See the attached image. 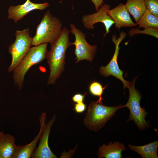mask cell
I'll return each instance as SVG.
<instances>
[{"label": "cell", "instance_id": "6da1fadb", "mask_svg": "<svg viewBox=\"0 0 158 158\" xmlns=\"http://www.w3.org/2000/svg\"><path fill=\"white\" fill-rule=\"evenodd\" d=\"M70 31L66 27L63 28L58 39L51 45L46 59L50 70L47 85H53L61 75L64 69L66 52L68 47L72 44L70 42Z\"/></svg>", "mask_w": 158, "mask_h": 158}, {"label": "cell", "instance_id": "7a4b0ae2", "mask_svg": "<svg viewBox=\"0 0 158 158\" xmlns=\"http://www.w3.org/2000/svg\"><path fill=\"white\" fill-rule=\"evenodd\" d=\"M62 26L61 20L47 11L37 27L35 34L32 37V46L48 43L51 45L61 35Z\"/></svg>", "mask_w": 158, "mask_h": 158}, {"label": "cell", "instance_id": "3957f363", "mask_svg": "<svg viewBox=\"0 0 158 158\" xmlns=\"http://www.w3.org/2000/svg\"><path fill=\"white\" fill-rule=\"evenodd\" d=\"M125 107L120 105L115 107L105 106L102 102H91L88 107L84 123L89 130L97 131L103 127L107 121L119 109Z\"/></svg>", "mask_w": 158, "mask_h": 158}, {"label": "cell", "instance_id": "277c9868", "mask_svg": "<svg viewBox=\"0 0 158 158\" xmlns=\"http://www.w3.org/2000/svg\"><path fill=\"white\" fill-rule=\"evenodd\" d=\"M47 43L35 46L30 49L18 66L13 71L14 85L18 90L23 87L26 73L32 66L46 58L48 51Z\"/></svg>", "mask_w": 158, "mask_h": 158}, {"label": "cell", "instance_id": "5b68a950", "mask_svg": "<svg viewBox=\"0 0 158 158\" xmlns=\"http://www.w3.org/2000/svg\"><path fill=\"white\" fill-rule=\"evenodd\" d=\"M137 78L135 77L131 82H130L128 88L129 91V99L124 106L125 107L128 108L130 112L129 118L126 122L133 121L139 129L140 130H143L150 125L145 119L148 113L144 108H141L140 105L142 95L140 92L136 89L135 86Z\"/></svg>", "mask_w": 158, "mask_h": 158}, {"label": "cell", "instance_id": "8992f818", "mask_svg": "<svg viewBox=\"0 0 158 158\" xmlns=\"http://www.w3.org/2000/svg\"><path fill=\"white\" fill-rule=\"evenodd\" d=\"M15 35V42L8 48L12 56L11 62L8 69L9 72H13L18 66L32 46V38L30 35L28 28L16 30Z\"/></svg>", "mask_w": 158, "mask_h": 158}, {"label": "cell", "instance_id": "52a82bcc", "mask_svg": "<svg viewBox=\"0 0 158 158\" xmlns=\"http://www.w3.org/2000/svg\"><path fill=\"white\" fill-rule=\"evenodd\" d=\"M127 34L124 31H122L119 34L117 38L116 34L112 37V40L115 45V50L113 56L109 63L105 66H101L99 69L100 74L104 76L108 77L112 75L120 80L123 83L124 88H128L130 82L126 81L123 77V71L119 68L117 62V58L120 49L119 44L125 38Z\"/></svg>", "mask_w": 158, "mask_h": 158}, {"label": "cell", "instance_id": "ba28073f", "mask_svg": "<svg viewBox=\"0 0 158 158\" xmlns=\"http://www.w3.org/2000/svg\"><path fill=\"white\" fill-rule=\"evenodd\" d=\"M71 32L74 35L75 40L72 44L75 46L74 54L77 58L76 63L86 60L91 62L94 59L97 51V46L91 45L86 39L85 34L77 28L72 24L70 25Z\"/></svg>", "mask_w": 158, "mask_h": 158}, {"label": "cell", "instance_id": "9c48e42d", "mask_svg": "<svg viewBox=\"0 0 158 158\" xmlns=\"http://www.w3.org/2000/svg\"><path fill=\"white\" fill-rule=\"evenodd\" d=\"M110 8L111 6L109 4L103 3L96 13L83 15L82 19L83 26L87 29L93 30L95 27V24L98 23H102L106 30V32L104 34V37L110 32L109 30L114 24V21L107 13L108 10Z\"/></svg>", "mask_w": 158, "mask_h": 158}, {"label": "cell", "instance_id": "30bf717a", "mask_svg": "<svg viewBox=\"0 0 158 158\" xmlns=\"http://www.w3.org/2000/svg\"><path fill=\"white\" fill-rule=\"evenodd\" d=\"M56 119L55 114L45 124L40 139L39 145L32 153V158H55L56 157L51 150L48 145V139L51 128Z\"/></svg>", "mask_w": 158, "mask_h": 158}, {"label": "cell", "instance_id": "8fae6325", "mask_svg": "<svg viewBox=\"0 0 158 158\" xmlns=\"http://www.w3.org/2000/svg\"><path fill=\"white\" fill-rule=\"evenodd\" d=\"M49 5L47 2L35 3L30 0H26L22 5L17 6H10L8 10V18L13 20L15 23L21 20L31 11L38 9L43 10Z\"/></svg>", "mask_w": 158, "mask_h": 158}, {"label": "cell", "instance_id": "7c38bea8", "mask_svg": "<svg viewBox=\"0 0 158 158\" xmlns=\"http://www.w3.org/2000/svg\"><path fill=\"white\" fill-rule=\"evenodd\" d=\"M107 13L114 22L116 28L119 30L122 27H132L137 25L133 22L124 4L122 3L108 10Z\"/></svg>", "mask_w": 158, "mask_h": 158}, {"label": "cell", "instance_id": "4fadbf2b", "mask_svg": "<svg viewBox=\"0 0 158 158\" xmlns=\"http://www.w3.org/2000/svg\"><path fill=\"white\" fill-rule=\"evenodd\" d=\"M47 115L45 113H42L39 118L40 125V131L34 139L30 143L23 146L17 145L15 152L12 158H30L36 148L43 131L46 121Z\"/></svg>", "mask_w": 158, "mask_h": 158}, {"label": "cell", "instance_id": "5bb4252c", "mask_svg": "<svg viewBox=\"0 0 158 158\" xmlns=\"http://www.w3.org/2000/svg\"><path fill=\"white\" fill-rule=\"evenodd\" d=\"M127 149L122 143L118 141L113 143L110 142L108 145L104 144L99 147L97 154L99 158H121L122 151Z\"/></svg>", "mask_w": 158, "mask_h": 158}, {"label": "cell", "instance_id": "9a60e30c", "mask_svg": "<svg viewBox=\"0 0 158 158\" xmlns=\"http://www.w3.org/2000/svg\"><path fill=\"white\" fill-rule=\"evenodd\" d=\"M15 140L12 135L0 132V158H12L17 146Z\"/></svg>", "mask_w": 158, "mask_h": 158}, {"label": "cell", "instance_id": "2e32d148", "mask_svg": "<svg viewBox=\"0 0 158 158\" xmlns=\"http://www.w3.org/2000/svg\"><path fill=\"white\" fill-rule=\"evenodd\" d=\"M132 150L139 154L142 158H158L157 150L158 141L155 140L147 145L142 146H136L129 145Z\"/></svg>", "mask_w": 158, "mask_h": 158}, {"label": "cell", "instance_id": "e0dca14e", "mask_svg": "<svg viewBox=\"0 0 158 158\" xmlns=\"http://www.w3.org/2000/svg\"><path fill=\"white\" fill-rule=\"evenodd\" d=\"M124 5L136 23L138 22L146 9L144 0H127Z\"/></svg>", "mask_w": 158, "mask_h": 158}, {"label": "cell", "instance_id": "ac0fdd59", "mask_svg": "<svg viewBox=\"0 0 158 158\" xmlns=\"http://www.w3.org/2000/svg\"><path fill=\"white\" fill-rule=\"evenodd\" d=\"M137 23L138 25V28H158V17L146 9Z\"/></svg>", "mask_w": 158, "mask_h": 158}, {"label": "cell", "instance_id": "d6986e66", "mask_svg": "<svg viewBox=\"0 0 158 158\" xmlns=\"http://www.w3.org/2000/svg\"><path fill=\"white\" fill-rule=\"evenodd\" d=\"M106 86L103 87L101 84L97 81H93L90 85L89 90L90 93L92 95L98 97V102H102V100L103 99L102 97L104 90L107 87Z\"/></svg>", "mask_w": 158, "mask_h": 158}, {"label": "cell", "instance_id": "ffe728a7", "mask_svg": "<svg viewBox=\"0 0 158 158\" xmlns=\"http://www.w3.org/2000/svg\"><path fill=\"white\" fill-rule=\"evenodd\" d=\"M128 34L130 37L139 34H144L153 36L158 38V28H144L143 30H139L138 28H133L128 31Z\"/></svg>", "mask_w": 158, "mask_h": 158}, {"label": "cell", "instance_id": "44dd1931", "mask_svg": "<svg viewBox=\"0 0 158 158\" xmlns=\"http://www.w3.org/2000/svg\"><path fill=\"white\" fill-rule=\"evenodd\" d=\"M146 9L158 17V0H144Z\"/></svg>", "mask_w": 158, "mask_h": 158}, {"label": "cell", "instance_id": "7402d4cb", "mask_svg": "<svg viewBox=\"0 0 158 158\" xmlns=\"http://www.w3.org/2000/svg\"><path fill=\"white\" fill-rule=\"evenodd\" d=\"M86 108V104L83 102H81L76 103L75 104L74 109L76 112L80 113L84 112Z\"/></svg>", "mask_w": 158, "mask_h": 158}, {"label": "cell", "instance_id": "603a6c76", "mask_svg": "<svg viewBox=\"0 0 158 158\" xmlns=\"http://www.w3.org/2000/svg\"><path fill=\"white\" fill-rule=\"evenodd\" d=\"M85 97V95H82L80 93L75 94L72 97V100L74 102L77 103L83 102Z\"/></svg>", "mask_w": 158, "mask_h": 158}, {"label": "cell", "instance_id": "cb8c5ba5", "mask_svg": "<svg viewBox=\"0 0 158 158\" xmlns=\"http://www.w3.org/2000/svg\"><path fill=\"white\" fill-rule=\"evenodd\" d=\"M94 4L95 10L97 12L99 10V7L103 4L104 0H91Z\"/></svg>", "mask_w": 158, "mask_h": 158}]
</instances>
